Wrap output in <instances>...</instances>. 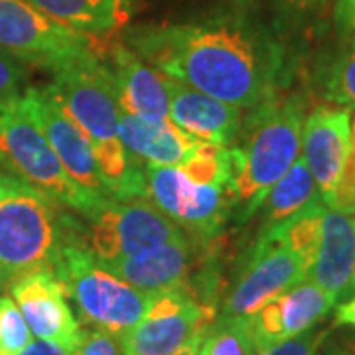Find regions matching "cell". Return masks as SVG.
<instances>
[{
	"mask_svg": "<svg viewBox=\"0 0 355 355\" xmlns=\"http://www.w3.org/2000/svg\"><path fill=\"white\" fill-rule=\"evenodd\" d=\"M125 44L164 76L239 109L277 97L284 50L245 16L139 26L128 30Z\"/></svg>",
	"mask_w": 355,
	"mask_h": 355,
	"instance_id": "obj_1",
	"label": "cell"
},
{
	"mask_svg": "<svg viewBox=\"0 0 355 355\" xmlns=\"http://www.w3.org/2000/svg\"><path fill=\"white\" fill-rule=\"evenodd\" d=\"M48 91L91 142L107 191L116 198H148L144 166L119 135L123 109L101 55L55 71Z\"/></svg>",
	"mask_w": 355,
	"mask_h": 355,
	"instance_id": "obj_2",
	"label": "cell"
},
{
	"mask_svg": "<svg viewBox=\"0 0 355 355\" xmlns=\"http://www.w3.org/2000/svg\"><path fill=\"white\" fill-rule=\"evenodd\" d=\"M241 146H233L231 198L241 205L239 219L249 221L268 190L284 176L302 150L304 103L296 95L272 97L245 121Z\"/></svg>",
	"mask_w": 355,
	"mask_h": 355,
	"instance_id": "obj_3",
	"label": "cell"
},
{
	"mask_svg": "<svg viewBox=\"0 0 355 355\" xmlns=\"http://www.w3.org/2000/svg\"><path fill=\"white\" fill-rule=\"evenodd\" d=\"M73 219L44 191L10 176L0 188V272L18 280L36 270H53L73 237Z\"/></svg>",
	"mask_w": 355,
	"mask_h": 355,
	"instance_id": "obj_4",
	"label": "cell"
},
{
	"mask_svg": "<svg viewBox=\"0 0 355 355\" xmlns=\"http://www.w3.org/2000/svg\"><path fill=\"white\" fill-rule=\"evenodd\" d=\"M76 233L64 247L53 272L64 282L83 322L123 338L142 320L154 296L140 292L99 265Z\"/></svg>",
	"mask_w": 355,
	"mask_h": 355,
	"instance_id": "obj_5",
	"label": "cell"
},
{
	"mask_svg": "<svg viewBox=\"0 0 355 355\" xmlns=\"http://www.w3.org/2000/svg\"><path fill=\"white\" fill-rule=\"evenodd\" d=\"M0 158L18 178L79 214L105 198L85 190L65 172L46 135L28 113L22 93L0 99Z\"/></svg>",
	"mask_w": 355,
	"mask_h": 355,
	"instance_id": "obj_6",
	"label": "cell"
},
{
	"mask_svg": "<svg viewBox=\"0 0 355 355\" xmlns=\"http://www.w3.org/2000/svg\"><path fill=\"white\" fill-rule=\"evenodd\" d=\"M81 216L87 223L81 227L79 241L99 263L125 259L184 235L180 225L146 198L105 196Z\"/></svg>",
	"mask_w": 355,
	"mask_h": 355,
	"instance_id": "obj_7",
	"label": "cell"
},
{
	"mask_svg": "<svg viewBox=\"0 0 355 355\" xmlns=\"http://www.w3.org/2000/svg\"><path fill=\"white\" fill-rule=\"evenodd\" d=\"M0 48L18 62L51 73L101 55L91 34L51 20L24 0H0Z\"/></svg>",
	"mask_w": 355,
	"mask_h": 355,
	"instance_id": "obj_8",
	"label": "cell"
},
{
	"mask_svg": "<svg viewBox=\"0 0 355 355\" xmlns=\"http://www.w3.org/2000/svg\"><path fill=\"white\" fill-rule=\"evenodd\" d=\"M142 166L150 202L196 237L214 239L233 203L231 186L193 184L178 166Z\"/></svg>",
	"mask_w": 355,
	"mask_h": 355,
	"instance_id": "obj_9",
	"label": "cell"
},
{
	"mask_svg": "<svg viewBox=\"0 0 355 355\" xmlns=\"http://www.w3.org/2000/svg\"><path fill=\"white\" fill-rule=\"evenodd\" d=\"M216 318V308L203 306L186 282L154 298L139 324L121 338V349L123 355H172Z\"/></svg>",
	"mask_w": 355,
	"mask_h": 355,
	"instance_id": "obj_10",
	"label": "cell"
},
{
	"mask_svg": "<svg viewBox=\"0 0 355 355\" xmlns=\"http://www.w3.org/2000/svg\"><path fill=\"white\" fill-rule=\"evenodd\" d=\"M310 266L291 249L259 237L223 300L221 316H253L270 300L308 279Z\"/></svg>",
	"mask_w": 355,
	"mask_h": 355,
	"instance_id": "obj_11",
	"label": "cell"
},
{
	"mask_svg": "<svg viewBox=\"0 0 355 355\" xmlns=\"http://www.w3.org/2000/svg\"><path fill=\"white\" fill-rule=\"evenodd\" d=\"M22 99L28 113L32 114L36 125L46 135L65 172L85 190L97 196H111L97 168L91 142L83 135V130L67 116L60 103L53 99L48 87L28 89L22 93Z\"/></svg>",
	"mask_w": 355,
	"mask_h": 355,
	"instance_id": "obj_12",
	"label": "cell"
},
{
	"mask_svg": "<svg viewBox=\"0 0 355 355\" xmlns=\"http://www.w3.org/2000/svg\"><path fill=\"white\" fill-rule=\"evenodd\" d=\"M352 144V114L342 107H318L302 127V158L318 193L331 207Z\"/></svg>",
	"mask_w": 355,
	"mask_h": 355,
	"instance_id": "obj_13",
	"label": "cell"
},
{
	"mask_svg": "<svg viewBox=\"0 0 355 355\" xmlns=\"http://www.w3.org/2000/svg\"><path fill=\"white\" fill-rule=\"evenodd\" d=\"M12 298L36 338L77 347L83 330L64 282L53 270H36L14 280Z\"/></svg>",
	"mask_w": 355,
	"mask_h": 355,
	"instance_id": "obj_14",
	"label": "cell"
},
{
	"mask_svg": "<svg viewBox=\"0 0 355 355\" xmlns=\"http://www.w3.org/2000/svg\"><path fill=\"white\" fill-rule=\"evenodd\" d=\"M334 306L336 302L330 294L312 280L306 279L296 284L251 316L257 352L316 328L318 322L328 316Z\"/></svg>",
	"mask_w": 355,
	"mask_h": 355,
	"instance_id": "obj_15",
	"label": "cell"
},
{
	"mask_svg": "<svg viewBox=\"0 0 355 355\" xmlns=\"http://www.w3.org/2000/svg\"><path fill=\"white\" fill-rule=\"evenodd\" d=\"M166 85L170 93V121L184 132L219 146H229L239 139L243 128L239 107L219 101L168 76Z\"/></svg>",
	"mask_w": 355,
	"mask_h": 355,
	"instance_id": "obj_16",
	"label": "cell"
},
{
	"mask_svg": "<svg viewBox=\"0 0 355 355\" xmlns=\"http://www.w3.org/2000/svg\"><path fill=\"white\" fill-rule=\"evenodd\" d=\"M99 265L105 266L109 272H113L114 277L128 282L130 286L156 298L188 282L191 266V243L184 233L178 239L128 254L125 259L99 263Z\"/></svg>",
	"mask_w": 355,
	"mask_h": 355,
	"instance_id": "obj_17",
	"label": "cell"
},
{
	"mask_svg": "<svg viewBox=\"0 0 355 355\" xmlns=\"http://www.w3.org/2000/svg\"><path fill=\"white\" fill-rule=\"evenodd\" d=\"M109 60L111 64L107 67L113 76L123 113L146 121H162L170 116V93L162 71L146 64L125 42L114 44Z\"/></svg>",
	"mask_w": 355,
	"mask_h": 355,
	"instance_id": "obj_18",
	"label": "cell"
},
{
	"mask_svg": "<svg viewBox=\"0 0 355 355\" xmlns=\"http://www.w3.org/2000/svg\"><path fill=\"white\" fill-rule=\"evenodd\" d=\"M308 280L328 292L336 304L355 292V219L349 214L326 209Z\"/></svg>",
	"mask_w": 355,
	"mask_h": 355,
	"instance_id": "obj_19",
	"label": "cell"
},
{
	"mask_svg": "<svg viewBox=\"0 0 355 355\" xmlns=\"http://www.w3.org/2000/svg\"><path fill=\"white\" fill-rule=\"evenodd\" d=\"M119 135L128 153L153 166H180L203 142L184 132L170 119L146 121L128 113L121 114Z\"/></svg>",
	"mask_w": 355,
	"mask_h": 355,
	"instance_id": "obj_20",
	"label": "cell"
},
{
	"mask_svg": "<svg viewBox=\"0 0 355 355\" xmlns=\"http://www.w3.org/2000/svg\"><path fill=\"white\" fill-rule=\"evenodd\" d=\"M60 24L99 36L114 30L125 18L123 0H24Z\"/></svg>",
	"mask_w": 355,
	"mask_h": 355,
	"instance_id": "obj_21",
	"label": "cell"
},
{
	"mask_svg": "<svg viewBox=\"0 0 355 355\" xmlns=\"http://www.w3.org/2000/svg\"><path fill=\"white\" fill-rule=\"evenodd\" d=\"M316 196H320L316 182L310 174L304 158L298 156L296 162L291 166V170L268 190V193L265 196V202L261 203V207H259V209H263L261 211L263 214L261 231L277 227L279 223L286 221L294 214H298Z\"/></svg>",
	"mask_w": 355,
	"mask_h": 355,
	"instance_id": "obj_22",
	"label": "cell"
},
{
	"mask_svg": "<svg viewBox=\"0 0 355 355\" xmlns=\"http://www.w3.org/2000/svg\"><path fill=\"white\" fill-rule=\"evenodd\" d=\"M328 205L324 200L316 196L306 207H302L298 214L288 217L286 221L279 223L277 227L261 231L259 237H265L270 241H277L291 249L296 254H300L306 261V265L312 268L316 261L320 237H322V221Z\"/></svg>",
	"mask_w": 355,
	"mask_h": 355,
	"instance_id": "obj_23",
	"label": "cell"
},
{
	"mask_svg": "<svg viewBox=\"0 0 355 355\" xmlns=\"http://www.w3.org/2000/svg\"><path fill=\"white\" fill-rule=\"evenodd\" d=\"M251 316H219L209 326L200 355H254Z\"/></svg>",
	"mask_w": 355,
	"mask_h": 355,
	"instance_id": "obj_24",
	"label": "cell"
},
{
	"mask_svg": "<svg viewBox=\"0 0 355 355\" xmlns=\"http://www.w3.org/2000/svg\"><path fill=\"white\" fill-rule=\"evenodd\" d=\"M193 184H217L231 186L233 162L227 146L202 142L193 153L178 166Z\"/></svg>",
	"mask_w": 355,
	"mask_h": 355,
	"instance_id": "obj_25",
	"label": "cell"
},
{
	"mask_svg": "<svg viewBox=\"0 0 355 355\" xmlns=\"http://www.w3.org/2000/svg\"><path fill=\"white\" fill-rule=\"evenodd\" d=\"M324 95L326 99L343 105L345 109H355V32L342 55L331 64Z\"/></svg>",
	"mask_w": 355,
	"mask_h": 355,
	"instance_id": "obj_26",
	"label": "cell"
},
{
	"mask_svg": "<svg viewBox=\"0 0 355 355\" xmlns=\"http://www.w3.org/2000/svg\"><path fill=\"white\" fill-rule=\"evenodd\" d=\"M30 342L32 331L14 298L0 296V355H18Z\"/></svg>",
	"mask_w": 355,
	"mask_h": 355,
	"instance_id": "obj_27",
	"label": "cell"
},
{
	"mask_svg": "<svg viewBox=\"0 0 355 355\" xmlns=\"http://www.w3.org/2000/svg\"><path fill=\"white\" fill-rule=\"evenodd\" d=\"M328 0H270L280 24H300L326 8Z\"/></svg>",
	"mask_w": 355,
	"mask_h": 355,
	"instance_id": "obj_28",
	"label": "cell"
},
{
	"mask_svg": "<svg viewBox=\"0 0 355 355\" xmlns=\"http://www.w3.org/2000/svg\"><path fill=\"white\" fill-rule=\"evenodd\" d=\"M328 331L326 330H312L304 331L296 338L284 340V342L268 345L265 349L257 352L254 355H316L318 347L322 345V342L326 340Z\"/></svg>",
	"mask_w": 355,
	"mask_h": 355,
	"instance_id": "obj_29",
	"label": "cell"
},
{
	"mask_svg": "<svg viewBox=\"0 0 355 355\" xmlns=\"http://www.w3.org/2000/svg\"><path fill=\"white\" fill-rule=\"evenodd\" d=\"M331 209H338L343 214H355V121L352 125V144H349L347 162L343 168L342 180H340Z\"/></svg>",
	"mask_w": 355,
	"mask_h": 355,
	"instance_id": "obj_30",
	"label": "cell"
},
{
	"mask_svg": "<svg viewBox=\"0 0 355 355\" xmlns=\"http://www.w3.org/2000/svg\"><path fill=\"white\" fill-rule=\"evenodd\" d=\"M73 355H123V349L114 336L93 328L81 331V340L73 349Z\"/></svg>",
	"mask_w": 355,
	"mask_h": 355,
	"instance_id": "obj_31",
	"label": "cell"
},
{
	"mask_svg": "<svg viewBox=\"0 0 355 355\" xmlns=\"http://www.w3.org/2000/svg\"><path fill=\"white\" fill-rule=\"evenodd\" d=\"M22 79H24V67L8 51L0 48V99L20 95Z\"/></svg>",
	"mask_w": 355,
	"mask_h": 355,
	"instance_id": "obj_32",
	"label": "cell"
},
{
	"mask_svg": "<svg viewBox=\"0 0 355 355\" xmlns=\"http://www.w3.org/2000/svg\"><path fill=\"white\" fill-rule=\"evenodd\" d=\"M76 347H69L64 343L50 342V340H36L30 342L18 355H73Z\"/></svg>",
	"mask_w": 355,
	"mask_h": 355,
	"instance_id": "obj_33",
	"label": "cell"
},
{
	"mask_svg": "<svg viewBox=\"0 0 355 355\" xmlns=\"http://www.w3.org/2000/svg\"><path fill=\"white\" fill-rule=\"evenodd\" d=\"M336 26L343 34H354L355 0H336Z\"/></svg>",
	"mask_w": 355,
	"mask_h": 355,
	"instance_id": "obj_34",
	"label": "cell"
},
{
	"mask_svg": "<svg viewBox=\"0 0 355 355\" xmlns=\"http://www.w3.org/2000/svg\"><path fill=\"white\" fill-rule=\"evenodd\" d=\"M336 322L343 324V326L355 328V296L352 300H347V302L338 306V310H336Z\"/></svg>",
	"mask_w": 355,
	"mask_h": 355,
	"instance_id": "obj_35",
	"label": "cell"
},
{
	"mask_svg": "<svg viewBox=\"0 0 355 355\" xmlns=\"http://www.w3.org/2000/svg\"><path fill=\"white\" fill-rule=\"evenodd\" d=\"M207 330H209V328H207ZM207 330H202V331H198V334H193L190 340L184 343L182 347H178L176 352H174L172 355H200L203 338H205Z\"/></svg>",
	"mask_w": 355,
	"mask_h": 355,
	"instance_id": "obj_36",
	"label": "cell"
},
{
	"mask_svg": "<svg viewBox=\"0 0 355 355\" xmlns=\"http://www.w3.org/2000/svg\"><path fill=\"white\" fill-rule=\"evenodd\" d=\"M8 180H10V176H8V174H2V172H0V188H2V186L8 182Z\"/></svg>",
	"mask_w": 355,
	"mask_h": 355,
	"instance_id": "obj_37",
	"label": "cell"
},
{
	"mask_svg": "<svg viewBox=\"0 0 355 355\" xmlns=\"http://www.w3.org/2000/svg\"><path fill=\"white\" fill-rule=\"evenodd\" d=\"M0 280H2V272H0Z\"/></svg>",
	"mask_w": 355,
	"mask_h": 355,
	"instance_id": "obj_38",
	"label": "cell"
}]
</instances>
